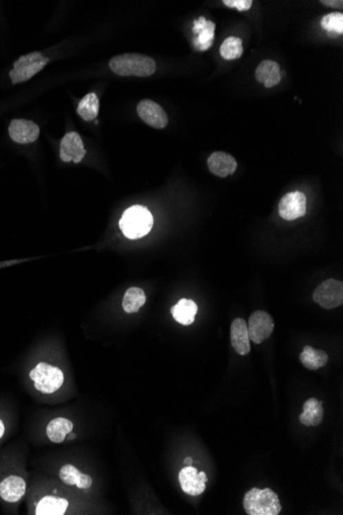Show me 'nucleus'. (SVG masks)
I'll return each instance as SVG.
<instances>
[{
    "mask_svg": "<svg viewBox=\"0 0 343 515\" xmlns=\"http://www.w3.org/2000/svg\"><path fill=\"white\" fill-rule=\"evenodd\" d=\"M110 67L121 77H147L156 72V63L154 59L141 54H123L112 58Z\"/></svg>",
    "mask_w": 343,
    "mask_h": 515,
    "instance_id": "nucleus-1",
    "label": "nucleus"
},
{
    "mask_svg": "<svg viewBox=\"0 0 343 515\" xmlns=\"http://www.w3.org/2000/svg\"><path fill=\"white\" fill-rule=\"evenodd\" d=\"M154 217L146 207L136 205L127 209L119 221V228L127 238L136 240L146 236L152 229Z\"/></svg>",
    "mask_w": 343,
    "mask_h": 515,
    "instance_id": "nucleus-2",
    "label": "nucleus"
},
{
    "mask_svg": "<svg viewBox=\"0 0 343 515\" xmlns=\"http://www.w3.org/2000/svg\"><path fill=\"white\" fill-rule=\"evenodd\" d=\"M244 509L249 515H279L282 505L273 489L254 487L245 495Z\"/></svg>",
    "mask_w": 343,
    "mask_h": 515,
    "instance_id": "nucleus-3",
    "label": "nucleus"
},
{
    "mask_svg": "<svg viewBox=\"0 0 343 515\" xmlns=\"http://www.w3.org/2000/svg\"><path fill=\"white\" fill-rule=\"evenodd\" d=\"M30 378L37 391L43 394H53L64 384V374L57 366L41 362L30 372Z\"/></svg>",
    "mask_w": 343,
    "mask_h": 515,
    "instance_id": "nucleus-4",
    "label": "nucleus"
},
{
    "mask_svg": "<svg viewBox=\"0 0 343 515\" xmlns=\"http://www.w3.org/2000/svg\"><path fill=\"white\" fill-rule=\"evenodd\" d=\"M50 60L39 52H33L28 55L22 56L14 63V68L10 71V77L12 85L24 83L31 77L41 72Z\"/></svg>",
    "mask_w": 343,
    "mask_h": 515,
    "instance_id": "nucleus-5",
    "label": "nucleus"
},
{
    "mask_svg": "<svg viewBox=\"0 0 343 515\" xmlns=\"http://www.w3.org/2000/svg\"><path fill=\"white\" fill-rule=\"evenodd\" d=\"M313 301L326 310L335 309L343 303V283L328 279L320 284L313 295Z\"/></svg>",
    "mask_w": 343,
    "mask_h": 515,
    "instance_id": "nucleus-6",
    "label": "nucleus"
},
{
    "mask_svg": "<svg viewBox=\"0 0 343 515\" xmlns=\"http://www.w3.org/2000/svg\"><path fill=\"white\" fill-rule=\"evenodd\" d=\"M275 330L273 317L264 311H256L251 315L248 322V332L250 341L259 343L271 338Z\"/></svg>",
    "mask_w": 343,
    "mask_h": 515,
    "instance_id": "nucleus-7",
    "label": "nucleus"
},
{
    "mask_svg": "<svg viewBox=\"0 0 343 515\" xmlns=\"http://www.w3.org/2000/svg\"><path fill=\"white\" fill-rule=\"evenodd\" d=\"M280 216L285 221H295L306 213V196L301 192H288L280 201Z\"/></svg>",
    "mask_w": 343,
    "mask_h": 515,
    "instance_id": "nucleus-8",
    "label": "nucleus"
},
{
    "mask_svg": "<svg viewBox=\"0 0 343 515\" xmlns=\"http://www.w3.org/2000/svg\"><path fill=\"white\" fill-rule=\"evenodd\" d=\"M208 481L206 473L198 472V469L190 466L184 467L179 472V483L182 491L190 496H200L206 491Z\"/></svg>",
    "mask_w": 343,
    "mask_h": 515,
    "instance_id": "nucleus-9",
    "label": "nucleus"
},
{
    "mask_svg": "<svg viewBox=\"0 0 343 515\" xmlns=\"http://www.w3.org/2000/svg\"><path fill=\"white\" fill-rule=\"evenodd\" d=\"M85 152L83 140L76 132H70L61 140L60 158L63 162L79 164L85 158Z\"/></svg>",
    "mask_w": 343,
    "mask_h": 515,
    "instance_id": "nucleus-10",
    "label": "nucleus"
},
{
    "mask_svg": "<svg viewBox=\"0 0 343 515\" xmlns=\"http://www.w3.org/2000/svg\"><path fill=\"white\" fill-rule=\"evenodd\" d=\"M137 112L140 119L150 127L164 129L168 125V115L164 108L152 100H142L138 104Z\"/></svg>",
    "mask_w": 343,
    "mask_h": 515,
    "instance_id": "nucleus-11",
    "label": "nucleus"
},
{
    "mask_svg": "<svg viewBox=\"0 0 343 515\" xmlns=\"http://www.w3.org/2000/svg\"><path fill=\"white\" fill-rule=\"evenodd\" d=\"M39 133L41 130L39 125L27 119H14L10 121L8 127L10 137L12 141L19 144L33 143L39 139Z\"/></svg>",
    "mask_w": 343,
    "mask_h": 515,
    "instance_id": "nucleus-12",
    "label": "nucleus"
},
{
    "mask_svg": "<svg viewBox=\"0 0 343 515\" xmlns=\"http://www.w3.org/2000/svg\"><path fill=\"white\" fill-rule=\"evenodd\" d=\"M194 45L198 51H207L212 46L215 37V23L204 17L194 21Z\"/></svg>",
    "mask_w": 343,
    "mask_h": 515,
    "instance_id": "nucleus-13",
    "label": "nucleus"
},
{
    "mask_svg": "<svg viewBox=\"0 0 343 515\" xmlns=\"http://www.w3.org/2000/svg\"><path fill=\"white\" fill-rule=\"evenodd\" d=\"M230 341L234 351L240 356L250 353V336L248 332V324L242 318H236L232 321L230 327Z\"/></svg>",
    "mask_w": 343,
    "mask_h": 515,
    "instance_id": "nucleus-14",
    "label": "nucleus"
},
{
    "mask_svg": "<svg viewBox=\"0 0 343 515\" xmlns=\"http://www.w3.org/2000/svg\"><path fill=\"white\" fill-rule=\"evenodd\" d=\"M26 493V483L22 477L10 475L0 483V497L8 503H17Z\"/></svg>",
    "mask_w": 343,
    "mask_h": 515,
    "instance_id": "nucleus-15",
    "label": "nucleus"
},
{
    "mask_svg": "<svg viewBox=\"0 0 343 515\" xmlns=\"http://www.w3.org/2000/svg\"><path fill=\"white\" fill-rule=\"evenodd\" d=\"M208 167L211 173L218 177L225 178L236 172L238 163L233 156L227 152H215L209 156Z\"/></svg>",
    "mask_w": 343,
    "mask_h": 515,
    "instance_id": "nucleus-16",
    "label": "nucleus"
},
{
    "mask_svg": "<svg viewBox=\"0 0 343 515\" xmlns=\"http://www.w3.org/2000/svg\"><path fill=\"white\" fill-rule=\"evenodd\" d=\"M255 77L258 83L265 88H273L281 81V68L275 61L264 60L258 65L255 71Z\"/></svg>",
    "mask_w": 343,
    "mask_h": 515,
    "instance_id": "nucleus-17",
    "label": "nucleus"
},
{
    "mask_svg": "<svg viewBox=\"0 0 343 515\" xmlns=\"http://www.w3.org/2000/svg\"><path fill=\"white\" fill-rule=\"evenodd\" d=\"M61 481L67 485H76L81 489H91L93 478L90 475L81 472L74 465L66 464L60 469Z\"/></svg>",
    "mask_w": 343,
    "mask_h": 515,
    "instance_id": "nucleus-18",
    "label": "nucleus"
},
{
    "mask_svg": "<svg viewBox=\"0 0 343 515\" xmlns=\"http://www.w3.org/2000/svg\"><path fill=\"white\" fill-rule=\"evenodd\" d=\"M198 305L191 299H182L171 309L172 315L178 323L191 325L198 314Z\"/></svg>",
    "mask_w": 343,
    "mask_h": 515,
    "instance_id": "nucleus-19",
    "label": "nucleus"
},
{
    "mask_svg": "<svg viewBox=\"0 0 343 515\" xmlns=\"http://www.w3.org/2000/svg\"><path fill=\"white\" fill-rule=\"evenodd\" d=\"M323 402L317 398H309L303 405V412L299 416L301 424L304 426H318L323 422Z\"/></svg>",
    "mask_w": 343,
    "mask_h": 515,
    "instance_id": "nucleus-20",
    "label": "nucleus"
},
{
    "mask_svg": "<svg viewBox=\"0 0 343 515\" xmlns=\"http://www.w3.org/2000/svg\"><path fill=\"white\" fill-rule=\"evenodd\" d=\"M300 362L304 367L309 370H318L327 365L329 356L322 350L313 349L311 345H305L301 352Z\"/></svg>",
    "mask_w": 343,
    "mask_h": 515,
    "instance_id": "nucleus-21",
    "label": "nucleus"
},
{
    "mask_svg": "<svg viewBox=\"0 0 343 515\" xmlns=\"http://www.w3.org/2000/svg\"><path fill=\"white\" fill-rule=\"evenodd\" d=\"M69 502L64 498L47 496L37 504L35 514L37 515H62L67 512Z\"/></svg>",
    "mask_w": 343,
    "mask_h": 515,
    "instance_id": "nucleus-22",
    "label": "nucleus"
},
{
    "mask_svg": "<svg viewBox=\"0 0 343 515\" xmlns=\"http://www.w3.org/2000/svg\"><path fill=\"white\" fill-rule=\"evenodd\" d=\"M73 423L66 418H56L47 426V435L54 443H61L66 441L67 436L72 432Z\"/></svg>",
    "mask_w": 343,
    "mask_h": 515,
    "instance_id": "nucleus-23",
    "label": "nucleus"
},
{
    "mask_svg": "<svg viewBox=\"0 0 343 515\" xmlns=\"http://www.w3.org/2000/svg\"><path fill=\"white\" fill-rule=\"evenodd\" d=\"M146 303V295L141 288L132 287L127 289L123 299V311L127 314L137 313Z\"/></svg>",
    "mask_w": 343,
    "mask_h": 515,
    "instance_id": "nucleus-24",
    "label": "nucleus"
},
{
    "mask_svg": "<svg viewBox=\"0 0 343 515\" xmlns=\"http://www.w3.org/2000/svg\"><path fill=\"white\" fill-rule=\"evenodd\" d=\"M99 98L95 93H89L79 102L77 114L85 121H94L99 114Z\"/></svg>",
    "mask_w": 343,
    "mask_h": 515,
    "instance_id": "nucleus-25",
    "label": "nucleus"
},
{
    "mask_svg": "<svg viewBox=\"0 0 343 515\" xmlns=\"http://www.w3.org/2000/svg\"><path fill=\"white\" fill-rule=\"evenodd\" d=\"M242 53H244L242 41L238 37H227L221 45L220 54L225 60H236V59L242 57Z\"/></svg>",
    "mask_w": 343,
    "mask_h": 515,
    "instance_id": "nucleus-26",
    "label": "nucleus"
},
{
    "mask_svg": "<svg viewBox=\"0 0 343 515\" xmlns=\"http://www.w3.org/2000/svg\"><path fill=\"white\" fill-rule=\"evenodd\" d=\"M321 26L328 32L343 33V14L342 12H331L326 14L321 21Z\"/></svg>",
    "mask_w": 343,
    "mask_h": 515,
    "instance_id": "nucleus-27",
    "label": "nucleus"
},
{
    "mask_svg": "<svg viewBox=\"0 0 343 515\" xmlns=\"http://www.w3.org/2000/svg\"><path fill=\"white\" fill-rule=\"evenodd\" d=\"M223 3L229 8H234L238 12H246L252 6V0H223Z\"/></svg>",
    "mask_w": 343,
    "mask_h": 515,
    "instance_id": "nucleus-28",
    "label": "nucleus"
},
{
    "mask_svg": "<svg viewBox=\"0 0 343 515\" xmlns=\"http://www.w3.org/2000/svg\"><path fill=\"white\" fill-rule=\"evenodd\" d=\"M321 3L326 6H330V8H340V10H342L343 6L342 0H340V1H337V0H322Z\"/></svg>",
    "mask_w": 343,
    "mask_h": 515,
    "instance_id": "nucleus-29",
    "label": "nucleus"
},
{
    "mask_svg": "<svg viewBox=\"0 0 343 515\" xmlns=\"http://www.w3.org/2000/svg\"><path fill=\"white\" fill-rule=\"evenodd\" d=\"M4 431H6V428H4L3 422L0 420V439H1L2 436L4 435Z\"/></svg>",
    "mask_w": 343,
    "mask_h": 515,
    "instance_id": "nucleus-30",
    "label": "nucleus"
},
{
    "mask_svg": "<svg viewBox=\"0 0 343 515\" xmlns=\"http://www.w3.org/2000/svg\"><path fill=\"white\" fill-rule=\"evenodd\" d=\"M184 464L187 465V466H190V465L192 464V458H185V460H184Z\"/></svg>",
    "mask_w": 343,
    "mask_h": 515,
    "instance_id": "nucleus-31",
    "label": "nucleus"
},
{
    "mask_svg": "<svg viewBox=\"0 0 343 515\" xmlns=\"http://www.w3.org/2000/svg\"><path fill=\"white\" fill-rule=\"evenodd\" d=\"M75 437H76V435H75V434H71V433H70V436L67 437V438L74 439Z\"/></svg>",
    "mask_w": 343,
    "mask_h": 515,
    "instance_id": "nucleus-32",
    "label": "nucleus"
}]
</instances>
